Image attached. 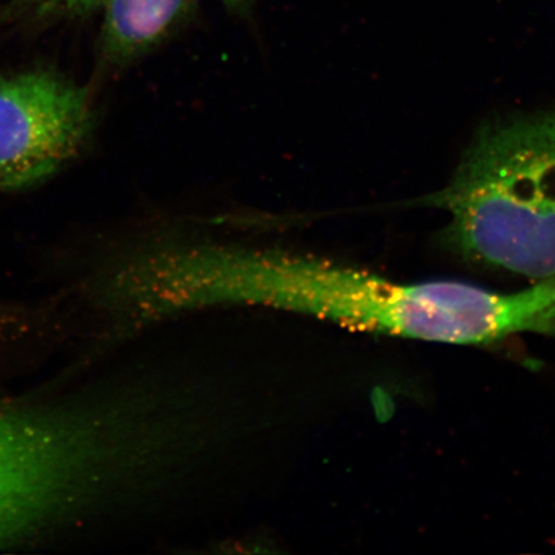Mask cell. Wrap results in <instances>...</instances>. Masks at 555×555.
Masks as SVG:
<instances>
[{
	"mask_svg": "<svg viewBox=\"0 0 555 555\" xmlns=\"http://www.w3.org/2000/svg\"><path fill=\"white\" fill-rule=\"evenodd\" d=\"M206 448L203 409L168 371H134L52 411L0 409V545L157 504L197 474Z\"/></svg>",
	"mask_w": 555,
	"mask_h": 555,
	"instance_id": "1",
	"label": "cell"
},
{
	"mask_svg": "<svg viewBox=\"0 0 555 555\" xmlns=\"http://www.w3.org/2000/svg\"><path fill=\"white\" fill-rule=\"evenodd\" d=\"M450 217L446 237L468 258L555 278V107L489 125L451 182L423 201Z\"/></svg>",
	"mask_w": 555,
	"mask_h": 555,
	"instance_id": "2",
	"label": "cell"
},
{
	"mask_svg": "<svg viewBox=\"0 0 555 555\" xmlns=\"http://www.w3.org/2000/svg\"><path fill=\"white\" fill-rule=\"evenodd\" d=\"M89 92L52 68L0 74V192L43 183L79 154L92 129Z\"/></svg>",
	"mask_w": 555,
	"mask_h": 555,
	"instance_id": "3",
	"label": "cell"
},
{
	"mask_svg": "<svg viewBox=\"0 0 555 555\" xmlns=\"http://www.w3.org/2000/svg\"><path fill=\"white\" fill-rule=\"evenodd\" d=\"M196 0H106L101 54L111 66L142 57L189 13Z\"/></svg>",
	"mask_w": 555,
	"mask_h": 555,
	"instance_id": "4",
	"label": "cell"
},
{
	"mask_svg": "<svg viewBox=\"0 0 555 555\" xmlns=\"http://www.w3.org/2000/svg\"><path fill=\"white\" fill-rule=\"evenodd\" d=\"M27 2L50 10L82 15V13L100 9L106 3V0H27Z\"/></svg>",
	"mask_w": 555,
	"mask_h": 555,
	"instance_id": "5",
	"label": "cell"
},
{
	"mask_svg": "<svg viewBox=\"0 0 555 555\" xmlns=\"http://www.w3.org/2000/svg\"><path fill=\"white\" fill-rule=\"evenodd\" d=\"M223 2L232 7V9H238V7L246 5L248 2H251V0H223Z\"/></svg>",
	"mask_w": 555,
	"mask_h": 555,
	"instance_id": "6",
	"label": "cell"
}]
</instances>
